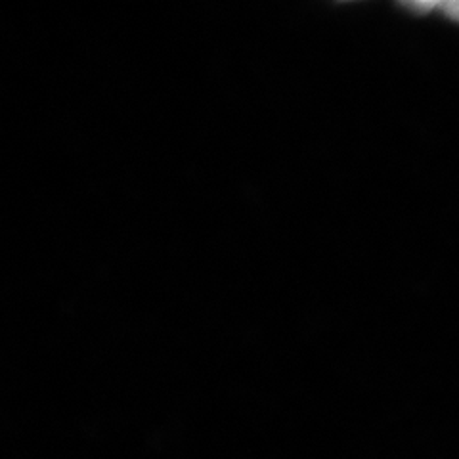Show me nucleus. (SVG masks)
<instances>
[{
	"instance_id": "nucleus-1",
	"label": "nucleus",
	"mask_w": 459,
	"mask_h": 459,
	"mask_svg": "<svg viewBox=\"0 0 459 459\" xmlns=\"http://www.w3.org/2000/svg\"><path fill=\"white\" fill-rule=\"evenodd\" d=\"M406 8H410L411 12H418V13H425V12H430V10H435V8H438L440 4L438 3H406L404 4Z\"/></svg>"
},
{
	"instance_id": "nucleus-2",
	"label": "nucleus",
	"mask_w": 459,
	"mask_h": 459,
	"mask_svg": "<svg viewBox=\"0 0 459 459\" xmlns=\"http://www.w3.org/2000/svg\"><path fill=\"white\" fill-rule=\"evenodd\" d=\"M438 8H440L444 13H446V16H450V18H454V20L459 22V3H444V4H440Z\"/></svg>"
}]
</instances>
